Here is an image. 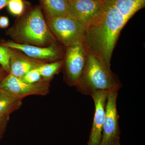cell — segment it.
Wrapping results in <instances>:
<instances>
[{
    "label": "cell",
    "mask_w": 145,
    "mask_h": 145,
    "mask_svg": "<svg viewBox=\"0 0 145 145\" xmlns=\"http://www.w3.org/2000/svg\"><path fill=\"white\" fill-rule=\"evenodd\" d=\"M108 145H121V143H120V140H118L116 142Z\"/></svg>",
    "instance_id": "603a6c76"
},
{
    "label": "cell",
    "mask_w": 145,
    "mask_h": 145,
    "mask_svg": "<svg viewBox=\"0 0 145 145\" xmlns=\"http://www.w3.org/2000/svg\"><path fill=\"white\" fill-rule=\"evenodd\" d=\"M45 16L61 18L68 16L69 4L67 0H39Z\"/></svg>",
    "instance_id": "7c38bea8"
},
{
    "label": "cell",
    "mask_w": 145,
    "mask_h": 145,
    "mask_svg": "<svg viewBox=\"0 0 145 145\" xmlns=\"http://www.w3.org/2000/svg\"><path fill=\"white\" fill-rule=\"evenodd\" d=\"M0 80V81H1V80Z\"/></svg>",
    "instance_id": "d4e9b609"
},
{
    "label": "cell",
    "mask_w": 145,
    "mask_h": 145,
    "mask_svg": "<svg viewBox=\"0 0 145 145\" xmlns=\"http://www.w3.org/2000/svg\"><path fill=\"white\" fill-rule=\"evenodd\" d=\"M45 17L48 25L55 39L65 47L83 42L86 26L80 21L69 16Z\"/></svg>",
    "instance_id": "277c9868"
},
{
    "label": "cell",
    "mask_w": 145,
    "mask_h": 145,
    "mask_svg": "<svg viewBox=\"0 0 145 145\" xmlns=\"http://www.w3.org/2000/svg\"><path fill=\"white\" fill-rule=\"evenodd\" d=\"M108 93V91H100L91 96L95 105V112L88 145H100L101 144Z\"/></svg>",
    "instance_id": "30bf717a"
},
{
    "label": "cell",
    "mask_w": 145,
    "mask_h": 145,
    "mask_svg": "<svg viewBox=\"0 0 145 145\" xmlns=\"http://www.w3.org/2000/svg\"><path fill=\"white\" fill-rule=\"evenodd\" d=\"M0 89L17 99L27 96H45L49 92V81L42 80L34 84H27L20 78L7 74L0 81Z\"/></svg>",
    "instance_id": "5b68a950"
},
{
    "label": "cell",
    "mask_w": 145,
    "mask_h": 145,
    "mask_svg": "<svg viewBox=\"0 0 145 145\" xmlns=\"http://www.w3.org/2000/svg\"><path fill=\"white\" fill-rule=\"evenodd\" d=\"M9 0H0V10L7 5Z\"/></svg>",
    "instance_id": "44dd1931"
},
{
    "label": "cell",
    "mask_w": 145,
    "mask_h": 145,
    "mask_svg": "<svg viewBox=\"0 0 145 145\" xmlns=\"http://www.w3.org/2000/svg\"><path fill=\"white\" fill-rule=\"evenodd\" d=\"M75 87L82 94L91 96L100 91L121 88V84L103 60L87 50L86 65Z\"/></svg>",
    "instance_id": "3957f363"
},
{
    "label": "cell",
    "mask_w": 145,
    "mask_h": 145,
    "mask_svg": "<svg viewBox=\"0 0 145 145\" xmlns=\"http://www.w3.org/2000/svg\"><path fill=\"white\" fill-rule=\"evenodd\" d=\"M8 74L0 66V80H2L3 78Z\"/></svg>",
    "instance_id": "7402d4cb"
},
{
    "label": "cell",
    "mask_w": 145,
    "mask_h": 145,
    "mask_svg": "<svg viewBox=\"0 0 145 145\" xmlns=\"http://www.w3.org/2000/svg\"><path fill=\"white\" fill-rule=\"evenodd\" d=\"M130 19L110 0H104L101 13L86 27L83 43L110 67L112 53L122 29Z\"/></svg>",
    "instance_id": "6da1fadb"
},
{
    "label": "cell",
    "mask_w": 145,
    "mask_h": 145,
    "mask_svg": "<svg viewBox=\"0 0 145 145\" xmlns=\"http://www.w3.org/2000/svg\"><path fill=\"white\" fill-rule=\"evenodd\" d=\"M7 6L10 13L18 17L22 16L26 10L24 0H9Z\"/></svg>",
    "instance_id": "2e32d148"
},
{
    "label": "cell",
    "mask_w": 145,
    "mask_h": 145,
    "mask_svg": "<svg viewBox=\"0 0 145 145\" xmlns=\"http://www.w3.org/2000/svg\"><path fill=\"white\" fill-rule=\"evenodd\" d=\"M20 79L27 84H34L42 80L41 75L37 68L29 71Z\"/></svg>",
    "instance_id": "ac0fdd59"
},
{
    "label": "cell",
    "mask_w": 145,
    "mask_h": 145,
    "mask_svg": "<svg viewBox=\"0 0 145 145\" xmlns=\"http://www.w3.org/2000/svg\"><path fill=\"white\" fill-rule=\"evenodd\" d=\"M67 1L68 3H70L74 1H76V0H67Z\"/></svg>",
    "instance_id": "cb8c5ba5"
},
{
    "label": "cell",
    "mask_w": 145,
    "mask_h": 145,
    "mask_svg": "<svg viewBox=\"0 0 145 145\" xmlns=\"http://www.w3.org/2000/svg\"><path fill=\"white\" fill-rule=\"evenodd\" d=\"M22 100L0 89V117H9L11 113L20 108Z\"/></svg>",
    "instance_id": "4fadbf2b"
},
{
    "label": "cell",
    "mask_w": 145,
    "mask_h": 145,
    "mask_svg": "<svg viewBox=\"0 0 145 145\" xmlns=\"http://www.w3.org/2000/svg\"><path fill=\"white\" fill-rule=\"evenodd\" d=\"M10 73L21 78L29 71L36 68L43 62L31 59L17 50L9 48Z\"/></svg>",
    "instance_id": "8fae6325"
},
{
    "label": "cell",
    "mask_w": 145,
    "mask_h": 145,
    "mask_svg": "<svg viewBox=\"0 0 145 145\" xmlns=\"http://www.w3.org/2000/svg\"><path fill=\"white\" fill-rule=\"evenodd\" d=\"M9 21L8 17L5 16L0 17V28L5 29L9 25Z\"/></svg>",
    "instance_id": "ffe728a7"
},
{
    "label": "cell",
    "mask_w": 145,
    "mask_h": 145,
    "mask_svg": "<svg viewBox=\"0 0 145 145\" xmlns=\"http://www.w3.org/2000/svg\"><path fill=\"white\" fill-rule=\"evenodd\" d=\"M6 34L12 41L21 44L40 47L58 44L40 6L26 10L7 30Z\"/></svg>",
    "instance_id": "7a4b0ae2"
},
{
    "label": "cell",
    "mask_w": 145,
    "mask_h": 145,
    "mask_svg": "<svg viewBox=\"0 0 145 145\" xmlns=\"http://www.w3.org/2000/svg\"><path fill=\"white\" fill-rule=\"evenodd\" d=\"M0 65L8 74L10 73L9 48L0 45Z\"/></svg>",
    "instance_id": "e0dca14e"
},
{
    "label": "cell",
    "mask_w": 145,
    "mask_h": 145,
    "mask_svg": "<svg viewBox=\"0 0 145 145\" xmlns=\"http://www.w3.org/2000/svg\"><path fill=\"white\" fill-rule=\"evenodd\" d=\"M68 4V16L86 27L101 13L104 0H76Z\"/></svg>",
    "instance_id": "9c48e42d"
},
{
    "label": "cell",
    "mask_w": 145,
    "mask_h": 145,
    "mask_svg": "<svg viewBox=\"0 0 145 145\" xmlns=\"http://www.w3.org/2000/svg\"><path fill=\"white\" fill-rule=\"evenodd\" d=\"M63 65L66 80L75 86L80 80L86 62L87 50L83 42L66 48Z\"/></svg>",
    "instance_id": "8992f818"
},
{
    "label": "cell",
    "mask_w": 145,
    "mask_h": 145,
    "mask_svg": "<svg viewBox=\"0 0 145 145\" xmlns=\"http://www.w3.org/2000/svg\"><path fill=\"white\" fill-rule=\"evenodd\" d=\"M120 88L109 91L105 108V117L100 145H108L120 140L119 115L117 101Z\"/></svg>",
    "instance_id": "52a82bcc"
},
{
    "label": "cell",
    "mask_w": 145,
    "mask_h": 145,
    "mask_svg": "<svg viewBox=\"0 0 145 145\" xmlns=\"http://www.w3.org/2000/svg\"><path fill=\"white\" fill-rule=\"evenodd\" d=\"M0 45L20 51L27 56L43 62H52L63 59L62 49L58 44L47 47L21 44L12 41L2 42Z\"/></svg>",
    "instance_id": "ba28073f"
},
{
    "label": "cell",
    "mask_w": 145,
    "mask_h": 145,
    "mask_svg": "<svg viewBox=\"0 0 145 145\" xmlns=\"http://www.w3.org/2000/svg\"><path fill=\"white\" fill-rule=\"evenodd\" d=\"M9 117H0V140L5 132Z\"/></svg>",
    "instance_id": "d6986e66"
},
{
    "label": "cell",
    "mask_w": 145,
    "mask_h": 145,
    "mask_svg": "<svg viewBox=\"0 0 145 145\" xmlns=\"http://www.w3.org/2000/svg\"><path fill=\"white\" fill-rule=\"evenodd\" d=\"M125 16L130 19L138 10L145 6V0H110Z\"/></svg>",
    "instance_id": "5bb4252c"
},
{
    "label": "cell",
    "mask_w": 145,
    "mask_h": 145,
    "mask_svg": "<svg viewBox=\"0 0 145 145\" xmlns=\"http://www.w3.org/2000/svg\"><path fill=\"white\" fill-rule=\"evenodd\" d=\"M63 59L52 62H42L37 67L43 80L49 81L63 67Z\"/></svg>",
    "instance_id": "9a60e30c"
}]
</instances>
